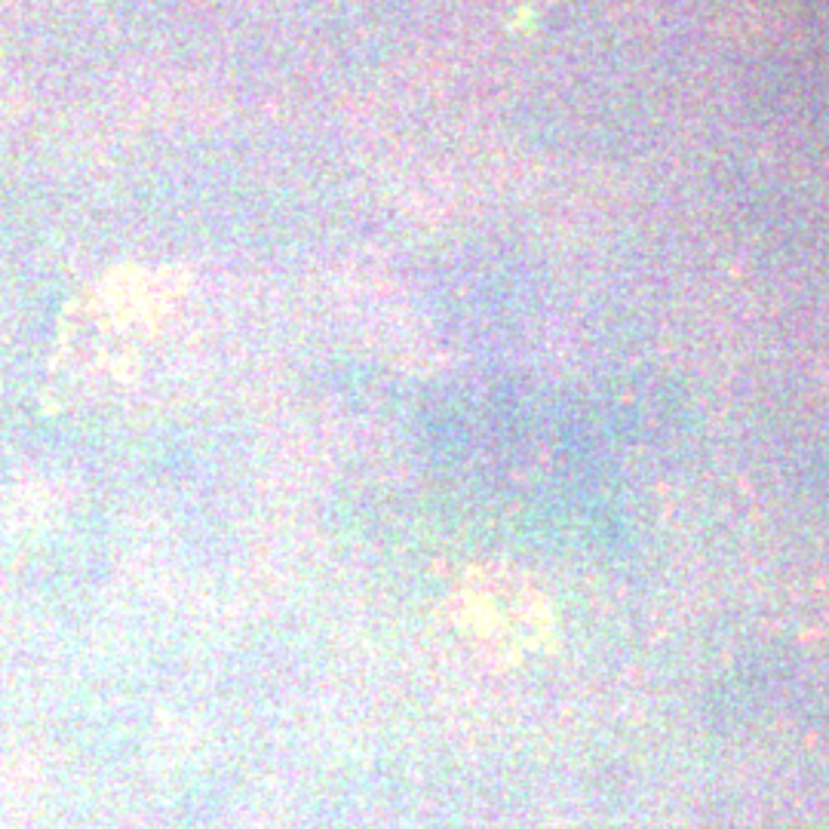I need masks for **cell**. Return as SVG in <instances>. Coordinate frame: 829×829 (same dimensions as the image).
Wrapping results in <instances>:
<instances>
[{
  "instance_id": "1",
  "label": "cell",
  "mask_w": 829,
  "mask_h": 829,
  "mask_svg": "<svg viewBox=\"0 0 829 829\" xmlns=\"http://www.w3.org/2000/svg\"><path fill=\"white\" fill-rule=\"evenodd\" d=\"M452 611L467 639L495 651H526L547 629L544 602L513 571H476L455 593Z\"/></svg>"
}]
</instances>
